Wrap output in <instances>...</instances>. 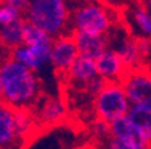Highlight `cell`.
Listing matches in <instances>:
<instances>
[{"label": "cell", "instance_id": "cell-1", "mask_svg": "<svg viewBox=\"0 0 151 149\" xmlns=\"http://www.w3.org/2000/svg\"><path fill=\"white\" fill-rule=\"evenodd\" d=\"M0 79L6 103L12 108L32 109L38 102L41 82L35 71L9 58L0 65Z\"/></svg>", "mask_w": 151, "mask_h": 149}, {"label": "cell", "instance_id": "cell-2", "mask_svg": "<svg viewBox=\"0 0 151 149\" xmlns=\"http://www.w3.org/2000/svg\"><path fill=\"white\" fill-rule=\"evenodd\" d=\"M26 20L51 38H58L69 22V9L65 0H30Z\"/></svg>", "mask_w": 151, "mask_h": 149}, {"label": "cell", "instance_id": "cell-3", "mask_svg": "<svg viewBox=\"0 0 151 149\" xmlns=\"http://www.w3.org/2000/svg\"><path fill=\"white\" fill-rule=\"evenodd\" d=\"M131 106L120 82H105L101 90L93 97V110L97 121L111 124L128 113Z\"/></svg>", "mask_w": 151, "mask_h": 149}, {"label": "cell", "instance_id": "cell-4", "mask_svg": "<svg viewBox=\"0 0 151 149\" xmlns=\"http://www.w3.org/2000/svg\"><path fill=\"white\" fill-rule=\"evenodd\" d=\"M74 31L92 35H107L113 26L108 8L99 1H88L81 6L73 16Z\"/></svg>", "mask_w": 151, "mask_h": 149}, {"label": "cell", "instance_id": "cell-5", "mask_svg": "<svg viewBox=\"0 0 151 149\" xmlns=\"http://www.w3.org/2000/svg\"><path fill=\"white\" fill-rule=\"evenodd\" d=\"M120 85L124 89L131 105L151 109V73L145 67L128 70L122 78Z\"/></svg>", "mask_w": 151, "mask_h": 149}, {"label": "cell", "instance_id": "cell-6", "mask_svg": "<svg viewBox=\"0 0 151 149\" xmlns=\"http://www.w3.org/2000/svg\"><path fill=\"white\" fill-rule=\"evenodd\" d=\"M51 46H53V42L51 43L32 44V46L20 44L19 47L11 51V59L37 73L46 63L50 62Z\"/></svg>", "mask_w": 151, "mask_h": 149}, {"label": "cell", "instance_id": "cell-7", "mask_svg": "<svg viewBox=\"0 0 151 149\" xmlns=\"http://www.w3.org/2000/svg\"><path fill=\"white\" fill-rule=\"evenodd\" d=\"M109 137L129 149H151V145L145 140L138 128L129 121L127 115L111 122Z\"/></svg>", "mask_w": 151, "mask_h": 149}, {"label": "cell", "instance_id": "cell-8", "mask_svg": "<svg viewBox=\"0 0 151 149\" xmlns=\"http://www.w3.org/2000/svg\"><path fill=\"white\" fill-rule=\"evenodd\" d=\"M77 58H78V50L72 34H63L58 38H54L53 46H51L50 63L57 73L66 74Z\"/></svg>", "mask_w": 151, "mask_h": 149}, {"label": "cell", "instance_id": "cell-9", "mask_svg": "<svg viewBox=\"0 0 151 149\" xmlns=\"http://www.w3.org/2000/svg\"><path fill=\"white\" fill-rule=\"evenodd\" d=\"M23 143L19 137L15 122V108L0 102V149H22Z\"/></svg>", "mask_w": 151, "mask_h": 149}, {"label": "cell", "instance_id": "cell-10", "mask_svg": "<svg viewBox=\"0 0 151 149\" xmlns=\"http://www.w3.org/2000/svg\"><path fill=\"white\" fill-rule=\"evenodd\" d=\"M96 68H97L99 77H101L107 82H120L128 71L119 54L112 48L104 51L96 59Z\"/></svg>", "mask_w": 151, "mask_h": 149}, {"label": "cell", "instance_id": "cell-11", "mask_svg": "<svg viewBox=\"0 0 151 149\" xmlns=\"http://www.w3.org/2000/svg\"><path fill=\"white\" fill-rule=\"evenodd\" d=\"M115 50L122 61L124 62L126 67L128 70H134V68L143 67V61L145 56L142 54L140 48H139L138 38L132 36L129 34H123L116 39V43H113L111 47Z\"/></svg>", "mask_w": 151, "mask_h": 149}, {"label": "cell", "instance_id": "cell-12", "mask_svg": "<svg viewBox=\"0 0 151 149\" xmlns=\"http://www.w3.org/2000/svg\"><path fill=\"white\" fill-rule=\"evenodd\" d=\"M72 35L80 56H85V58L96 61L104 51L108 50L107 35H92L78 31H73Z\"/></svg>", "mask_w": 151, "mask_h": 149}, {"label": "cell", "instance_id": "cell-13", "mask_svg": "<svg viewBox=\"0 0 151 149\" xmlns=\"http://www.w3.org/2000/svg\"><path fill=\"white\" fill-rule=\"evenodd\" d=\"M34 114L39 126H55L66 117L65 103L58 98H46Z\"/></svg>", "mask_w": 151, "mask_h": 149}, {"label": "cell", "instance_id": "cell-14", "mask_svg": "<svg viewBox=\"0 0 151 149\" xmlns=\"http://www.w3.org/2000/svg\"><path fill=\"white\" fill-rule=\"evenodd\" d=\"M97 68H96V61L85 56H80L76 59L70 68L66 73V77L73 85H80L84 87L97 77Z\"/></svg>", "mask_w": 151, "mask_h": 149}, {"label": "cell", "instance_id": "cell-15", "mask_svg": "<svg viewBox=\"0 0 151 149\" xmlns=\"http://www.w3.org/2000/svg\"><path fill=\"white\" fill-rule=\"evenodd\" d=\"M26 19L19 18L15 22L6 26H0V46L11 50L23 44V28Z\"/></svg>", "mask_w": 151, "mask_h": 149}, {"label": "cell", "instance_id": "cell-16", "mask_svg": "<svg viewBox=\"0 0 151 149\" xmlns=\"http://www.w3.org/2000/svg\"><path fill=\"white\" fill-rule=\"evenodd\" d=\"M128 120L138 128V130L151 145V109L145 106L131 105L127 113Z\"/></svg>", "mask_w": 151, "mask_h": 149}, {"label": "cell", "instance_id": "cell-17", "mask_svg": "<svg viewBox=\"0 0 151 149\" xmlns=\"http://www.w3.org/2000/svg\"><path fill=\"white\" fill-rule=\"evenodd\" d=\"M54 39L47 35L41 28L31 24L26 20L24 28H23V44L26 46H32V44H41V43H51Z\"/></svg>", "mask_w": 151, "mask_h": 149}, {"label": "cell", "instance_id": "cell-18", "mask_svg": "<svg viewBox=\"0 0 151 149\" xmlns=\"http://www.w3.org/2000/svg\"><path fill=\"white\" fill-rule=\"evenodd\" d=\"M134 23L138 28L142 38H147L151 41V14L145 6H139L134 9Z\"/></svg>", "mask_w": 151, "mask_h": 149}, {"label": "cell", "instance_id": "cell-19", "mask_svg": "<svg viewBox=\"0 0 151 149\" xmlns=\"http://www.w3.org/2000/svg\"><path fill=\"white\" fill-rule=\"evenodd\" d=\"M19 18H20V12L18 9L12 8L9 6H6V4L0 6V26L9 24V23L15 22Z\"/></svg>", "mask_w": 151, "mask_h": 149}, {"label": "cell", "instance_id": "cell-20", "mask_svg": "<svg viewBox=\"0 0 151 149\" xmlns=\"http://www.w3.org/2000/svg\"><path fill=\"white\" fill-rule=\"evenodd\" d=\"M1 3L6 4V6L12 7V8H15V9H18L19 12H23V11L27 9L30 0H1Z\"/></svg>", "mask_w": 151, "mask_h": 149}, {"label": "cell", "instance_id": "cell-21", "mask_svg": "<svg viewBox=\"0 0 151 149\" xmlns=\"http://www.w3.org/2000/svg\"><path fill=\"white\" fill-rule=\"evenodd\" d=\"M105 149H129L127 146H124L123 144H120L119 141L113 140L111 137H108V141H107V148Z\"/></svg>", "mask_w": 151, "mask_h": 149}, {"label": "cell", "instance_id": "cell-22", "mask_svg": "<svg viewBox=\"0 0 151 149\" xmlns=\"http://www.w3.org/2000/svg\"><path fill=\"white\" fill-rule=\"evenodd\" d=\"M99 1H103L104 6H109V7L116 6V4L119 3V0H99Z\"/></svg>", "mask_w": 151, "mask_h": 149}, {"label": "cell", "instance_id": "cell-23", "mask_svg": "<svg viewBox=\"0 0 151 149\" xmlns=\"http://www.w3.org/2000/svg\"><path fill=\"white\" fill-rule=\"evenodd\" d=\"M0 102H3V87H1V79H0Z\"/></svg>", "mask_w": 151, "mask_h": 149}, {"label": "cell", "instance_id": "cell-24", "mask_svg": "<svg viewBox=\"0 0 151 149\" xmlns=\"http://www.w3.org/2000/svg\"><path fill=\"white\" fill-rule=\"evenodd\" d=\"M148 8L151 9V1H150V3H148Z\"/></svg>", "mask_w": 151, "mask_h": 149}, {"label": "cell", "instance_id": "cell-25", "mask_svg": "<svg viewBox=\"0 0 151 149\" xmlns=\"http://www.w3.org/2000/svg\"><path fill=\"white\" fill-rule=\"evenodd\" d=\"M150 1H151V0H150Z\"/></svg>", "mask_w": 151, "mask_h": 149}]
</instances>
